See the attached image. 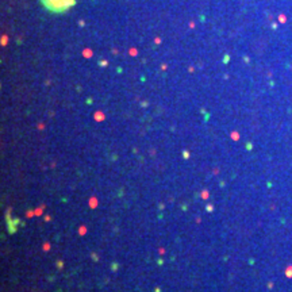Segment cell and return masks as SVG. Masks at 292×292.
I'll use <instances>...</instances> for the list:
<instances>
[{
	"instance_id": "6da1fadb",
	"label": "cell",
	"mask_w": 292,
	"mask_h": 292,
	"mask_svg": "<svg viewBox=\"0 0 292 292\" xmlns=\"http://www.w3.org/2000/svg\"><path fill=\"white\" fill-rule=\"evenodd\" d=\"M76 0H41L45 8L50 12H65L74 4Z\"/></svg>"
}]
</instances>
